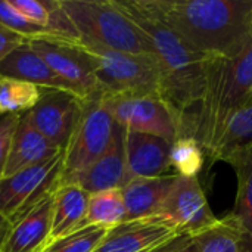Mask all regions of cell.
Returning <instances> with one entry per match:
<instances>
[{
    "mask_svg": "<svg viewBox=\"0 0 252 252\" xmlns=\"http://www.w3.org/2000/svg\"><path fill=\"white\" fill-rule=\"evenodd\" d=\"M192 50L233 58L252 40V0H146Z\"/></svg>",
    "mask_w": 252,
    "mask_h": 252,
    "instance_id": "cell-1",
    "label": "cell"
},
{
    "mask_svg": "<svg viewBox=\"0 0 252 252\" xmlns=\"http://www.w3.org/2000/svg\"><path fill=\"white\" fill-rule=\"evenodd\" d=\"M117 3L149 40L159 66L161 97L179 117L182 128L183 118L196 108L202 97L210 58L192 50L159 19L146 0H117Z\"/></svg>",
    "mask_w": 252,
    "mask_h": 252,
    "instance_id": "cell-2",
    "label": "cell"
},
{
    "mask_svg": "<svg viewBox=\"0 0 252 252\" xmlns=\"http://www.w3.org/2000/svg\"><path fill=\"white\" fill-rule=\"evenodd\" d=\"M252 102V40L233 58H210L204 93L183 118L180 136L193 137L205 158L226 121Z\"/></svg>",
    "mask_w": 252,
    "mask_h": 252,
    "instance_id": "cell-3",
    "label": "cell"
},
{
    "mask_svg": "<svg viewBox=\"0 0 252 252\" xmlns=\"http://www.w3.org/2000/svg\"><path fill=\"white\" fill-rule=\"evenodd\" d=\"M80 38H87L105 47L152 55L149 40L117 0H61Z\"/></svg>",
    "mask_w": 252,
    "mask_h": 252,
    "instance_id": "cell-4",
    "label": "cell"
},
{
    "mask_svg": "<svg viewBox=\"0 0 252 252\" xmlns=\"http://www.w3.org/2000/svg\"><path fill=\"white\" fill-rule=\"evenodd\" d=\"M80 44L93 59L94 77L105 97L161 96V74L154 55L127 53L87 38H80Z\"/></svg>",
    "mask_w": 252,
    "mask_h": 252,
    "instance_id": "cell-5",
    "label": "cell"
},
{
    "mask_svg": "<svg viewBox=\"0 0 252 252\" xmlns=\"http://www.w3.org/2000/svg\"><path fill=\"white\" fill-rule=\"evenodd\" d=\"M114 128L115 121L103 96L83 100L80 121L63 149L59 185L75 183L80 174L108 149Z\"/></svg>",
    "mask_w": 252,
    "mask_h": 252,
    "instance_id": "cell-6",
    "label": "cell"
},
{
    "mask_svg": "<svg viewBox=\"0 0 252 252\" xmlns=\"http://www.w3.org/2000/svg\"><path fill=\"white\" fill-rule=\"evenodd\" d=\"M63 151L52 159L0 180V214L15 223L59 185Z\"/></svg>",
    "mask_w": 252,
    "mask_h": 252,
    "instance_id": "cell-7",
    "label": "cell"
},
{
    "mask_svg": "<svg viewBox=\"0 0 252 252\" xmlns=\"http://www.w3.org/2000/svg\"><path fill=\"white\" fill-rule=\"evenodd\" d=\"M27 43L80 99L103 96L94 77L93 59L80 41L43 38L28 40Z\"/></svg>",
    "mask_w": 252,
    "mask_h": 252,
    "instance_id": "cell-8",
    "label": "cell"
},
{
    "mask_svg": "<svg viewBox=\"0 0 252 252\" xmlns=\"http://www.w3.org/2000/svg\"><path fill=\"white\" fill-rule=\"evenodd\" d=\"M105 97V96H103ZM114 121L127 131L161 137L170 143L180 137V121L159 94L105 97Z\"/></svg>",
    "mask_w": 252,
    "mask_h": 252,
    "instance_id": "cell-9",
    "label": "cell"
},
{
    "mask_svg": "<svg viewBox=\"0 0 252 252\" xmlns=\"http://www.w3.org/2000/svg\"><path fill=\"white\" fill-rule=\"evenodd\" d=\"M158 216L171 223L179 233L189 236L202 232L219 220L198 177L180 176L176 177Z\"/></svg>",
    "mask_w": 252,
    "mask_h": 252,
    "instance_id": "cell-10",
    "label": "cell"
},
{
    "mask_svg": "<svg viewBox=\"0 0 252 252\" xmlns=\"http://www.w3.org/2000/svg\"><path fill=\"white\" fill-rule=\"evenodd\" d=\"M83 112V99L69 92L43 90L38 103L27 112L32 126L56 148L65 149Z\"/></svg>",
    "mask_w": 252,
    "mask_h": 252,
    "instance_id": "cell-11",
    "label": "cell"
},
{
    "mask_svg": "<svg viewBox=\"0 0 252 252\" xmlns=\"http://www.w3.org/2000/svg\"><path fill=\"white\" fill-rule=\"evenodd\" d=\"M180 235L171 223L159 216L127 220L108 229L93 252H151Z\"/></svg>",
    "mask_w": 252,
    "mask_h": 252,
    "instance_id": "cell-12",
    "label": "cell"
},
{
    "mask_svg": "<svg viewBox=\"0 0 252 252\" xmlns=\"http://www.w3.org/2000/svg\"><path fill=\"white\" fill-rule=\"evenodd\" d=\"M128 182L126 165V128L115 123L108 149L75 180L89 195L121 189Z\"/></svg>",
    "mask_w": 252,
    "mask_h": 252,
    "instance_id": "cell-13",
    "label": "cell"
},
{
    "mask_svg": "<svg viewBox=\"0 0 252 252\" xmlns=\"http://www.w3.org/2000/svg\"><path fill=\"white\" fill-rule=\"evenodd\" d=\"M171 143L151 134L126 130V165L127 177L151 179L168 176Z\"/></svg>",
    "mask_w": 252,
    "mask_h": 252,
    "instance_id": "cell-14",
    "label": "cell"
},
{
    "mask_svg": "<svg viewBox=\"0 0 252 252\" xmlns=\"http://www.w3.org/2000/svg\"><path fill=\"white\" fill-rule=\"evenodd\" d=\"M53 192L40 201L25 216L12 223V227L0 248V252L43 251L50 239Z\"/></svg>",
    "mask_w": 252,
    "mask_h": 252,
    "instance_id": "cell-15",
    "label": "cell"
},
{
    "mask_svg": "<svg viewBox=\"0 0 252 252\" xmlns=\"http://www.w3.org/2000/svg\"><path fill=\"white\" fill-rule=\"evenodd\" d=\"M62 149L50 143L30 121L27 112L21 115L15 130L3 177H10L22 170L43 164L58 155Z\"/></svg>",
    "mask_w": 252,
    "mask_h": 252,
    "instance_id": "cell-16",
    "label": "cell"
},
{
    "mask_svg": "<svg viewBox=\"0 0 252 252\" xmlns=\"http://www.w3.org/2000/svg\"><path fill=\"white\" fill-rule=\"evenodd\" d=\"M176 177V174H168L128 180L121 188L126 205V221L158 216Z\"/></svg>",
    "mask_w": 252,
    "mask_h": 252,
    "instance_id": "cell-17",
    "label": "cell"
},
{
    "mask_svg": "<svg viewBox=\"0 0 252 252\" xmlns=\"http://www.w3.org/2000/svg\"><path fill=\"white\" fill-rule=\"evenodd\" d=\"M0 75L28 81L43 90H62L74 93L52 71V68L30 47L27 41L16 50H13L0 63Z\"/></svg>",
    "mask_w": 252,
    "mask_h": 252,
    "instance_id": "cell-18",
    "label": "cell"
},
{
    "mask_svg": "<svg viewBox=\"0 0 252 252\" xmlns=\"http://www.w3.org/2000/svg\"><path fill=\"white\" fill-rule=\"evenodd\" d=\"M90 195L75 183L59 185L53 192L52 230L49 242L83 227Z\"/></svg>",
    "mask_w": 252,
    "mask_h": 252,
    "instance_id": "cell-19",
    "label": "cell"
},
{
    "mask_svg": "<svg viewBox=\"0 0 252 252\" xmlns=\"http://www.w3.org/2000/svg\"><path fill=\"white\" fill-rule=\"evenodd\" d=\"M190 238L198 252H252V236L229 214Z\"/></svg>",
    "mask_w": 252,
    "mask_h": 252,
    "instance_id": "cell-20",
    "label": "cell"
},
{
    "mask_svg": "<svg viewBox=\"0 0 252 252\" xmlns=\"http://www.w3.org/2000/svg\"><path fill=\"white\" fill-rule=\"evenodd\" d=\"M252 146V102L236 111L223 126L207 158L213 162L226 161L242 149Z\"/></svg>",
    "mask_w": 252,
    "mask_h": 252,
    "instance_id": "cell-21",
    "label": "cell"
},
{
    "mask_svg": "<svg viewBox=\"0 0 252 252\" xmlns=\"http://www.w3.org/2000/svg\"><path fill=\"white\" fill-rule=\"evenodd\" d=\"M236 176L235 207L229 214L252 236V146L227 158Z\"/></svg>",
    "mask_w": 252,
    "mask_h": 252,
    "instance_id": "cell-22",
    "label": "cell"
},
{
    "mask_svg": "<svg viewBox=\"0 0 252 252\" xmlns=\"http://www.w3.org/2000/svg\"><path fill=\"white\" fill-rule=\"evenodd\" d=\"M126 221V205L121 189H111L90 195L84 226L112 229Z\"/></svg>",
    "mask_w": 252,
    "mask_h": 252,
    "instance_id": "cell-23",
    "label": "cell"
},
{
    "mask_svg": "<svg viewBox=\"0 0 252 252\" xmlns=\"http://www.w3.org/2000/svg\"><path fill=\"white\" fill-rule=\"evenodd\" d=\"M43 89L24 80L0 75V114H25L40 100Z\"/></svg>",
    "mask_w": 252,
    "mask_h": 252,
    "instance_id": "cell-24",
    "label": "cell"
},
{
    "mask_svg": "<svg viewBox=\"0 0 252 252\" xmlns=\"http://www.w3.org/2000/svg\"><path fill=\"white\" fill-rule=\"evenodd\" d=\"M205 154L193 137L180 136L171 143L170 165L176 176L198 177V173L205 165Z\"/></svg>",
    "mask_w": 252,
    "mask_h": 252,
    "instance_id": "cell-25",
    "label": "cell"
},
{
    "mask_svg": "<svg viewBox=\"0 0 252 252\" xmlns=\"http://www.w3.org/2000/svg\"><path fill=\"white\" fill-rule=\"evenodd\" d=\"M106 229L84 226L78 230L49 242L41 252H93L103 239Z\"/></svg>",
    "mask_w": 252,
    "mask_h": 252,
    "instance_id": "cell-26",
    "label": "cell"
},
{
    "mask_svg": "<svg viewBox=\"0 0 252 252\" xmlns=\"http://www.w3.org/2000/svg\"><path fill=\"white\" fill-rule=\"evenodd\" d=\"M0 24H3L10 31L28 40H43V38H63L46 28L38 27L37 24L27 19L21 15L9 0H0ZM66 40V38H65Z\"/></svg>",
    "mask_w": 252,
    "mask_h": 252,
    "instance_id": "cell-27",
    "label": "cell"
},
{
    "mask_svg": "<svg viewBox=\"0 0 252 252\" xmlns=\"http://www.w3.org/2000/svg\"><path fill=\"white\" fill-rule=\"evenodd\" d=\"M21 115L19 114H7V115L0 117V180H1L3 173H4V167H6V161L9 157L12 139H13V134H15V130L18 127Z\"/></svg>",
    "mask_w": 252,
    "mask_h": 252,
    "instance_id": "cell-28",
    "label": "cell"
},
{
    "mask_svg": "<svg viewBox=\"0 0 252 252\" xmlns=\"http://www.w3.org/2000/svg\"><path fill=\"white\" fill-rule=\"evenodd\" d=\"M27 40L16 32L6 28L3 24H0V63L19 46H22Z\"/></svg>",
    "mask_w": 252,
    "mask_h": 252,
    "instance_id": "cell-29",
    "label": "cell"
},
{
    "mask_svg": "<svg viewBox=\"0 0 252 252\" xmlns=\"http://www.w3.org/2000/svg\"><path fill=\"white\" fill-rule=\"evenodd\" d=\"M168 252H198V251H196V248H195V245H193V242H192V238H190L189 235H183V236H182V239L177 242V245H176L173 250H170Z\"/></svg>",
    "mask_w": 252,
    "mask_h": 252,
    "instance_id": "cell-30",
    "label": "cell"
},
{
    "mask_svg": "<svg viewBox=\"0 0 252 252\" xmlns=\"http://www.w3.org/2000/svg\"><path fill=\"white\" fill-rule=\"evenodd\" d=\"M10 227H12L10 220H7L4 216L0 214V248H1V245H3V242H4V239H6L9 230H10Z\"/></svg>",
    "mask_w": 252,
    "mask_h": 252,
    "instance_id": "cell-31",
    "label": "cell"
},
{
    "mask_svg": "<svg viewBox=\"0 0 252 252\" xmlns=\"http://www.w3.org/2000/svg\"><path fill=\"white\" fill-rule=\"evenodd\" d=\"M182 236L183 235H180V236H177L176 239H173V241H170L168 244H165V245H162V247H159V248H157V250H154V251H151V252H168L170 250H173L176 245H177V242L182 239Z\"/></svg>",
    "mask_w": 252,
    "mask_h": 252,
    "instance_id": "cell-32",
    "label": "cell"
},
{
    "mask_svg": "<svg viewBox=\"0 0 252 252\" xmlns=\"http://www.w3.org/2000/svg\"><path fill=\"white\" fill-rule=\"evenodd\" d=\"M0 117H1V114H0Z\"/></svg>",
    "mask_w": 252,
    "mask_h": 252,
    "instance_id": "cell-33",
    "label": "cell"
}]
</instances>
